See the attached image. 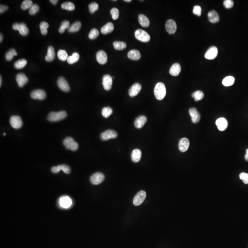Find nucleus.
<instances>
[{
  "mask_svg": "<svg viewBox=\"0 0 248 248\" xmlns=\"http://www.w3.org/2000/svg\"><path fill=\"white\" fill-rule=\"evenodd\" d=\"M99 33L97 29H92L89 34V38L91 40L95 39L99 37Z\"/></svg>",
  "mask_w": 248,
  "mask_h": 248,
  "instance_id": "nucleus-43",
  "label": "nucleus"
},
{
  "mask_svg": "<svg viewBox=\"0 0 248 248\" xmlns=\"http://www.w3.org/2000/svg\"><path fill=\"white\" fill-rule=\"evenodd\" d=\"M8 7L7 6L5 5H1L0 6V13H2L8 9Z\"/></svg>",
  "mask_w": 248,
  "mask_h": 248,
  "instance_id": "nucleus-52",
  "label": "nucleus"
},
{
  "mask_svg": "<svg viewBox=\"0 0 248 248\" xmlns=\"http://www.w3.org/2000/svg\"><path fill=\"white\" fill-rule=\"evenodd\" d=\"M33 5V4L32 1H31V0H25V1H23L22 4L21 5V8L24 10L30 9Z\"/></svg>",
  "mask_w": 248,
  "mask_h": 248,
  "instance_id": "nucleus-41",
  "label": "nucleus"
},
{
  "mask_svg": "<svg viewBox=\"0 0 248 248\" xmlns=\"http://www.w3.org/2000/svg\"><path fill=\"white\" fill-rule=\"evenodd\" d=\"M69 22L67 20H63L61 23V25L59 29V32L60 33H63L66 29H69L70 27Z\"/></svg>",
  "mask_w": 248,
  "mask_h": 248,
  "instance_id": "nucleus-40",
  "label": "nucleus"
},
{
  "mask_svg": "<svg viewBox=\"0 0 248 248\" xmlns=\"http://www.w3.org/2000/svg\"><path fill=\"white\" fill-rule=\"evenodd\" d=\"M209 21L211 23H217L220 21V17L218 13L215 10H211L208 13Z\"/></svg>",
  "mask_w": 248,
  "mask_h": 248,
  "instance_id": "nucleus-22",
  "label": "nucleus"
},
{
  "mask_svg": "<svg viewBox=\"0 0 248 248\" xmlns=\"http://www.w3.org/2000/svg\"><path fill=\"white\" fill-rule=\"evenodd\" d=\"M81 24L80 21H76L70 26L68 29V31L70 33H74L78 31L81 29Z\"/></svg>",
  "mask_w": 248,
  "mask_h": 248,
  "instance_id": "nucleus-29",
  "label": "nucleus"
},
{
  "mask_svg": "<svg viewBox=\"0 0 248 248\" xmlns=\"http://www.w3.org/2000/svg\"><path fill=\"white\" fill-rule=\"evenodd\" d=\"M135 37L137 39L143 43L149 42L150 40V37L149 34L141 29H138L135 31Z\"/></svg>",
  "mask_w": 248,
  "mask_h": 248,
  "instance_id": "nucleus-3",
  "label": "nucleus"
},
{
  "mask_svg": "<svg viewBox=\"0 0 248 248\" xmlns=\"http://www.w3.org/2000/svg\"><path fill=\"white\" fill-rule=\"evenodd\" d=\"M244 158H245V161H246L248 162V149L246 150V154H245Z\"/></svg>",
  "mask_w": 248,
  "mask_h": 248,
  "instance_id": "nucleus-53",
  "label": "nucleus"
},
{
  "mask_svg": "<svg viewBox=\"0 0 248 248\" xmlns=\"http://www.w3.org/2000/svg\"><path fill=\"white\" fill-rule=\"evenodd\" d=\"M2 40H3V36H2V34L1 33V35H0V41L1 42L2 41Z\"/></svg>",
  "mask_w": 248,
  "mask_h": 248,
  "instance_id": "nucleus-55",
  "label": "nucleus"
},
{
  "mask_svg": "<svg viewBox=\"0 0 248 248\" xmlns=\"http://www.w3.org/2000/svg\"><path fill=\"white\" fill-rule=\"evenodd\" d=\"M217 48L215 46H212L207 50L205 53V57L209 60H212L217 57Z\"/></svg>",
  "mask_w": 248,
  "mask_h": 248,
  "instance_id": "nucleus-11",
  "label": "nucleus"
},
{
  "mask_svg": "<svg viewBox=\"0 0 248 248\" xmlns=\"http://www.w3.org/2000/svg\"><path fill=\"white\" fill-rule=\"evenodd\" d=\"M18 53L14 49L12 48L7 52L5 55V58L7 61H11L15 56H17Z\"/></svg>",
  "mask_w": 248,
  "mask_h": 248,
  "instance_id": "nucleus-32",
  "label": "nucleus"
},
{
  "mask_svg": "<svg viewBox=\"0 0 248 248\" xmlns=\"http://www.w3.org/2000/svg\"><path fill=\"white\" fill-rule=\"evenodd\" d=\"M27 63L26 60L25 59H21L18 60L14 64V66L16 69H21L25 67Z\"/></svg>",
  "mask_w": 248,
  "mask_h": 248,
  "instance_id": "nucleus-34",
  "label": "nucleus"
},
{
  "mask_svg": "<svg viewBox=\"0 0 248 248\" xmlns=\"http://www.w3.org/2000/svg\"><path fill=\"white\" fill-rule=\"evenodd\" d=\"M55 53L53 46H49L47 48V55L45 59L47 62H51L55 58Z\"/></svg>",
  "mask_w": 248,
  "mask_h": 248,
  "instance_id": "nucleus-27",
  "label": "nucleus"
},
{
  "mask_svg": "<svg viewBox=\"0 0 248 248\" xmlns=\"http://www.w3.org/2000/svg\"><path fill=\"white\" fill-rule=\"evenodd\" d=\"M58 57L61 61H66L68 59V53L64 50H59L58 52Z\"/></svg>",
  "mask_w": 248,
  "mask_h": 248,
  "instance_id": "nucleus-38",
  "label": "nucleus"
},
{
  "mask_svg": "<svg viewBox=\"0 0 248 248\" xmlns=\"http://www.w3.org/2000/svg\"><path fill=\"white\" fill-rule=\"evenodd\" d=\"M167 93L165 85L162 82L158 83L154 89V94L156 99L161 100L165 97Z\"/></svg>",
  "mask_w": 248,
  "mask_h": 248,
  "instance_id": "nucleus-1",
  "label": "nucleus"
},
{
  "mask_svg": "<svg viewBox=\"0 0 248 248\" xmlns=\"http://www.w3.org/2000/svg\"><path fill=\"white\" fill-rule=\"evenodd\" d=\"M124 1H126V2H131V0H125Z\"/></svg>",
  "mask_w": 248,
  "mask_h": 248,
  "instance_id": "nucleus-57",
  "label": "nucleus"
},
{
  "mask_svg": "<svg viewBox=\"0 0 248 248\" xmlns=\"http://www.w3.org/2000/svg\"><path fill=\"white\" fill-rule=\"evenodd\" d=\"M239 178L245 184H248V173L242 172L239 175Z\"/></svg>",
  "mask_w": 248,
  "mask_h": 248,
  "instance_id": "nucleus-47",
  "label": "nucleus"
},
{
  "mask_svg": "<svg viewBox=\"0 0 248 248\" xmlns=\"http://www.w3.org/2000/svg\"><path fill=\"white\" fill-rule=\"evenodd\" d=\"M190 142L187 138H182L179 143V149L182 152H185L187 151L189 147Z\"/></svg>",
  "mask_w": 248,
  "mask_h": 248,
  "instance_id": "nucleus-21",
  "label": "nucleus"
},
{
  "mask_svg": "<svg viewBox=\"0 0 248 248\" xmlns=\"http://www.w3.org/2000/svg\"><path fill=\"white\" fill-rule=\"evenodd\" d=\"M146 192L143 190L138 192L133 199V203L134 205L139 206L141 205L146 199Z\"/></svg>",
  "mask_w": 248,
  "mask_h": 248,
  "instance_id": "nucleus-5",
  "label": "nucleus"
},
{
  "mask_svg": "<svg viewBox=\"0 0 248 248\" xmlns=\"http://www.w3.org/2000/svg\"><path fill=\"white\" fill-rule=\"evenodd\" d=\"M110 14H111L112 17L114 20H116L119 17V11L117 8H113L110 11Z\"/></svg>",
  "mask_w": 248,
  "mask_h": 248,
  "instance_id": "nucleus-45",
  "label": "nucleus"
},
{
  "mask_svg": "<svg viewBox=\"0 0 248 248\" xmlns=\"http://www.w3.org/2000/svg\"><path fill=\"white\" fill-rule=\"evenodd\" d=\"M62 9L68 11H73L75 10V6L74 3L71 2H65L61 5Z\"/></svg>",
  "mask_w": 248,
  "mask_h": 248,
  "instance_id": "nucleus-35",
  "label": "nucleus"
},
{
  "mask_svg": "<svg viewBox=\"0 0 248 248\" xmlns=\"http://www.w3.org/2000/svg\"><path fill=\"white\" fill-rule=\"evenodd\" d=\"M112 77L109 75H105L102 77V85L106 91H109L112 87Z\"/></svg>",
  "mask_w": 248,
  "mask_h": 248,
  "instance_id": "nucleus-12",
  "label": "nucleus"
},
{
  "mask_svg": "<svg viewBox=\"0 0 248 248\" xmlns=\"http://www.w3.org/2000/svg\"><path fill=\"white\" fill-rule=\"evenodd\" d=\"M181 71V66L178 63H175L173 64L170 69L169 73L171 75H178Z\"/></svg>",
  "mask_w": 248,
  "mask_h": 248,
  "instance_id": "nucleus-24",
  "label": "nucleus"
},
{
  "mask_svg": "<svg viewBox=\"0 0 248 248\" xmlns=\"http://www.w3.org/2000/svg\"><path fill=\"white\" fill-rule=\"evenodd\" d=\"M58 87L64 92H68L70 90V87L69 83L64 77H59L57 81Z\"/></svg>",
  "mask_w": 248,
  "mask_h": 248,
  "instance_id": "nucleus-10",
  "label": "nucleus"
},
{
  "mask_svg": "<svg viewBox=\"0 0 248 248\" xmlns=\"http://www.w3.org/2000/svg\"><path fill=\"white\" fill-rule=\"evenodd\" d=\"M165 29L169 34H173L176 32L177 29L176 23L173 20H168L165 24Z\"/></svg>",
  "mask_w": 248,
  "mask_h": 248,
  "instance_id": "nucleus-13",
  "label": "nucleus"
},
{
  "mask_svg": "<svg viewBox=\"0 0 248 248\" xmlns=\"http://www.w3.org/2000/svg\"><path fill=\"white\" fill-rule=\"evenodd\" d=\"M138 21L139 24L143 27H148L150 24L149 19L143 14H140L138 16Z\"/></svg>",
  "mask_w": 248,
  "mask_h": 248,
  "instance_id": "nucleus-28",
  "label": "nucleus"
},
{
  "mask_svg": "<svg viewBox=\"0 0 248 248\" xmlns=\"http://www.w3.org/2000/svg\"><path fill=\"white\" fill-rule=\"evenodd\" d=\"M99 4L96 2H92L89 5V9L90 12L92 13H93L96 11H97L99 9Z\"/></svg>",
  "mask_w": 248,
  "mask_h": 248,
  "instance_id": "nucleus-44",
  "label": "nucleus"
},
{
  "mask_svg": "<svg viewBox=\"0 0 248 248\" xmlns=\"http://www.w3.org/2000/svg\"><path fill=\"white\" fill-rule=\"evenodd\" d=\"M59 203L61 207L67 209L72 205V201L71 199L68 196H63L60 198Z\"/></svg>",
  "mask_w": 248,
  "mask_h": 248,
  "instance_id": "nucleus-18",
  "label": "nucleus"
},
{
  "mask_svg": "<svg viewBox=\"0 0 248 248\" xmlns=\"http://www.w3.org/2000/svg\"><path fill=\"white\" fill-rule=\"evenodd\" d=\"M31 96L34 99L42 100L46 98V93L43 90H34L31 92Z\"/></svg>",
  "mask_w": 248,
  "mask_h": 248,
  "instance_id": "nucleus-9",
  "label": "nucleus"
},
{
  "mask_svg": "<svg viewBox=\"0 0 248 248\" xmlns=\"http://www.w3.org/2000/svg\"><path fill=\"white\" fill-rule=\"evenodd\" d=\"M113 45L114 49L117 50H122L126 47V44L122 41H114Z\"/></svg>",
  "mask_w": 248,
  "mask_h": 248,
  "instance_id": "nucleus-33",
  "label": "nucleus"
},
{
  "mask_svg": "<svg viewBox=\"0 0 248 248\" xmlns=\"http://www.w3.org/2000/svg\"><path fill=\"white\" fill-rule=\"evenodd\" d=\"M192 96L194 99L195 101H199L204 98V93L202 91H197L192 94Z\"/></svg>",
  "mask_w": 248,
  "mask_h": 248,
  "instance_id": "nucleus-37",
  "label": "nucleus"
},
{
  "mask_svg": "<svg viewBox=\"0 0 248 248\" xmlns=\"http://www.w3.org/2000/svg\"><path fill=\"white\" fill-rule=\"evenodd\" d=\"M80 59V55L77 52H74L71 56L68 57L67 61L69 64H72L77 62Z\"/></svg>",
  "mask_w": 248,
  "mask_h": 248,
  "instance_id": "nucleus-30",
  "label": "nucleus"
},
{
  "mask_svg": "<svg viewBox=\"0 0 248 248\" xmlns=\"http://www.w3.org/2000/svg\"><path fill=\"white\" fill-rule=\"evenodd\" d=\"M105 179V175L101 172H96L92 175L90 177V182L93 185H99Z\"/></svg>",
  "mask_w": 248,
  "mask_h": 248,
  "instance_id": "nucleus-7",
  "label": "nucleus"
},
{
  "mask_svg": "<svg viewBox=\"0 0 248 248\" xmlns=\"http://www.w3.org/2000/svg\"><path fill=\"white\" fill-rule=\"evenodd\" d=\"M1 84H2V78H1V76H0V86L1 87Z\"/></svg>",
  "mask_w": 248,
  "mask_h": 248,
  "instance_id": "nucleus-56",
  "label": "nucleus"
},
{
  "mask_svg": "<svg viewBox=\"0 0 248 248\" xmlns=\"http://www.w3.org/2000/svg\"><path fill=\"white\" fill-rule=\"evenodd\" d=\"M142 152L139 149H135L131 154V158L133 162H138L142 157Z\"/></svg>",
  "mask_w": 248,
  "mask_h": 248,
  "instance_id": "nucleus-23",
  "label": "nucleus"
},
{
  "mask_svg": "<svg viewBox=\"0 0 248 248\" xmlns=\"http://www.w3.org/2000/svg\"><path fill=\"white\" fill-rule=\"evenodd\" d=\"M113 113V109L109 107L103 108L102 110V116L106 118L109 117Z\"/></svg>",
  "mask_w": 248,
  "mask_h": 248,
  "instance_id": "nucleus-39",
  "label": "nucleus"
},
{
  "mask_svg": "<svg viewBox=\"0 0 248 248\" xmlns=\"http://www.w3.org/2000/svg\"><path fill=\"white\" fill-rule=\"evenodd\" d=\"M96 60L101 64H105L107 62L108 57L106 53L102 50L99 51L96 55Z\"/></svg>",
  "mask_w": 248,
  "mask_h": 248,
  "instance_id": "nucleus-19",
  "label": "nucleus"
},
{
  "mask_svg": "<svg viewBox=\"0 0 248 248\" xmlns=\"http://www.w3.org/2000/svg\"><path fill=\"white\" fill-rule=\"evenodd\" d=\"M67 113L64 111L55 112H51L48 114L47 119L51 122H57L63 120L67 117Z\"/></svg>",
  "mask_w": 248,
  "mask_h": 248,
  "instance_id": "nucleus-2",
  "label": "nucleus"
},
{
  "mask_svg": "<svg viewBox=\"0 0 248 248\" xmlns=\"http://www.w3.org/2000/svg\"><path fill=\"white\" fill-rule=\"evenodd\" d=\"M118 134L114 130H108L102 132L100 135V138L103 141H107L111 139H114L117 137Z\"/></svg>",
  "mask_w": 248,
  "mask_h": 248,
  "instance_id": "nucleus-6",
  "label": "nucleus"
},
{
  "mask_svg": "<svg viewBox=\"0 0 248 248\" xmlns=\"http://www.w3.org/2000/svg\"><path fill=\"white\" fill-rule=\"evenodd\" d=\"M39 9L38 5L36 4H33L31 7V8L29 9V13L31 15H34L39 11Z\"/></svg>",
  "mask_w": 248,
  "mask_h": 248,
  "instance_id": "nucleus-46",
  "label": "nucleus"
},
{
  "mask_svg": "<svg viewBox=\"0 0 248 248\" xmlns=\"http://www.w3.org/2000/svg\"><path fill=\"white\" fill-rule=\"evenodd\" d=\"M189 113L192 118V121L193 123L196 124L200 120V114L198 111L197 108H192L189 110Z\"/></svg>",
  "mask_w": 248,
  "mask_h": 248,
  "instance_id": "nucleus-14",
  "label": "nucleus"
},
{
  "mask_svg": "<svg viewBox=\"0 0 248 248\" xmlns=\"http://www.w3.org/2000/svg\"><path fill=\"white\" fill-rule=\"evenodd\" d=\"M235 82V78L232 76H229L225 77L223 81V84L225 87L232 86Z\"/></svg>",
  "mask_w": 248,
  "mask_h": 248,
  "instance_id": "nucleus-31",
  "label": "nucleus"
},
{
  "mask_svg": "<svg viewBox=\"0 0 248 248\" xmlns=\"http://www.w3.org/2000/svg\"><path fill=\"white\" fill-rule=\"evenodd\" d=\"M74 142L75 141L73 138L71 137H67L63 140V144L66 149H70Z\"/></svg>",
  "mask_w": 248,
  "mask_h": 248,
  "instance_id": "nucleus-36",
  "label": "nucleus"
},
{
  "mask_svg": "<svg viewBox=\"0 0 248 248\" xmlns=\"http://www.w3.org/2000/svg\"><path fill=\"white\" fill-rule=\"evenodd\" d=\"M49 27V25L46 22H42L40 25V32L43 35H46L47 34V29Z\"/></svg>",
  "mask_w": 248,
  "mask_h": 248,
  "instance_id": "nucleus-42",
  "label": "nucleus"
},
{
  "mask_svg": "<svg viewBox=\"0 0 248 248\" xmlns=\"http://www.w3.org/2000/svg\"><path fill=\"white\" fill-rule=\"evenodd\" d=\"M61 170H63L65 173L67 174H69L70 173V167L69 165H66V164H62L61 165Z\"/></svg>",
  "mask_w": 248,
  "mask_h": 248,
  "instance_id": "nucleus-50",
  "label": "nucleus"
},
{
  "mask_svg": "<svg viewBox=\"0 0 248 248\" xmlns=\"http://www.w3.org/2000/svg\"><path fill=\"white\" fill-rule=\"evenodd\" d=\"M114 26L113 24L111 22H109L102 28L101 32L102 34H106L112 32L114 31Z\"/></svg>",
  "mask_w": 248,
  "mask_h": 248,
  "instance_id": "nucleus-25",
  "label": "nucleus"
},
{
  "mask_svg": "<svg viewBox=\"0 0 248 248\" xmlns=\"http://www.w3.org/2000/svg\"><path fill=\"white\" fill-rule=\"evenodd\" d=\"M142 89V86L139 83H136L130 87L129 94L131 97H134L140 93Z\"/></svg>",
  "mask_w": 248,
  "mask_h": 248,
  "instance_id": "nucleus-16",
  "label": "nucleus"
},
{
  "mask_svg": "<svg viewBox=\"0 0 248 248\" xmlns=\"http://www.w3.org/2000/svg\"><path fill=\"white\" fill-rule=\"evenodd\" d=\"M16 80L20 87H24L28 81V78L24 73H19L16 76Z\"/></svg>",
  "mask_w": 248,
  "mask_h": 248,
  "instance_id": "nucleus-15",
  "label": "nucleus"
},
{
  "mask_svg": "<svg viewBox=\"0 0 248 248\" xmlns=\"http://www.w3.org/2000/svg\"><path fill=\"white\" fill-rule=\"evenodd\" d=\"M201 7L199 6H194L193 8V13L195 15H197L198 16H200L201 14Z\"/></svg>",
  "mask_w": 248,
  "mask_h": 248,
  "instance_id": "nucleus-48",
  "label": "nucleus"
},
{
  "mask_svg": "<svg viewBox=\"0 0 248 248\" xmlns=\"http://www.w3.org/2000/svg\"><path fill=\"white\" fill-rule=\"evenodd\" d=\"M216 125L219 131H224L226 130L228 126V121L225 118H220L216 122Z\"/></svg>",
  "mask_w": 248,
  "mask_h": 248,
  "instance_id": "nucleus-17",
  "label": "nucleus"
},
{
  "mask_svg": "<svg viewBox=\"0 0 248 248\" xmlns=\"http://www.w3.org/2000/svg\"><path fill=\"white\" fill-rule=\"evenodd\" d=\"M127 56L131 60H137L141 58V54L139 51L137 50H131L128 52Z\"/></svg>",
  "mask_w": 248,
  "mask_h": 248,
  "instance_id": "nucleus-26",
  "label": "nucleus"
},
{
  "mask_svg": "<svg viewBox=\"0 0 248 248\" xmlns=\"http://www.w3.org/2000/svg\"><path fill=\"white\" fill-rule=\"evenodd\" d=\"M147 121V117L144 115L138 116L134 121V125L138 129L142 128Z\"/></svg>",
  "mask_w": 248,
  "mask_h": 248,
  "instance_id": "nucleus-20",
  "label": "nucleus"
},
{
  "mask_svg": "<svg viewBox=\"0 0 248 248\" xmlns=\"http://www.w3.org/2000/svg\"><path fill=\"white\" fill-rule=\"evenodd\" d=\"M61 170V165H58L57 167H52L51 169L52 172H53L54 173H57Z\"/></svg>",
  "mask_w": 248,
  "mask_h": 248,
  "instance_id": "nucleus-51",
  "label": "nucleus"
},
{
  "mask_svg": "<svg viewBox=\"0 0 248 248\" xmlns=\"http://www.w3.org/2000/svg\"><path fill=\"white\" fill-rule=\"evenodd\" d=\"M224 6L227 9L232 7L234 5V2L232 0H225L223 2Z\"/></svg>",
  "mask_w": 248,
  "mask_h": 248,
  "instance_id": "nucleus-49",
  "label": "nucleus"
},
{
  "mask_svg": "<svg viewBox=\"0 0 248 248\" xmlns=\"http://www.w3.org/2000/svg\"><path fill=\"white\" fill-rule=\"evenodd\" d=\"M10 123L12 127L14 129H19L22 127L23 122L21 117L17 115H13L10 119Z\"/></svg>",
  "mask_w": 248,
  "mask_h": 248,
  "instance_id": "nucleus-8",
  "label": "nucleus"
},
{
  "mask_svg": "<svg viewBox=\"0 0 248 248\" xmlns=\"http://www.w3.org/2000/svg\"><path fill=\"white\" fill-rule=\"evenodd\" d=\"M52 3L53 5H56L58 2V0H50V1Z\"/></svg>",
  "mask_w": 248,
  "mask_h": 248,
  "instance_id": "nucleus-54",
  "label": "nucleus"
},
{
  "mask_svg": "<svg viewBox=\"0 0 248 248\" xmlns=\"http://www.w3.org/2000/svg\"><path fill=\"white\" fill-rule=\"evenodd\" d=\"M13 28L14 30L19 31L20 34L22 36H26L29 34V29L25 23H14L13 24Z\"/></svg>",
  "mask_w": 248,
  "mask_h": 248,
  "instance_id": "nucleus-4",
  "label": "nucleus"
}]
</instances>
